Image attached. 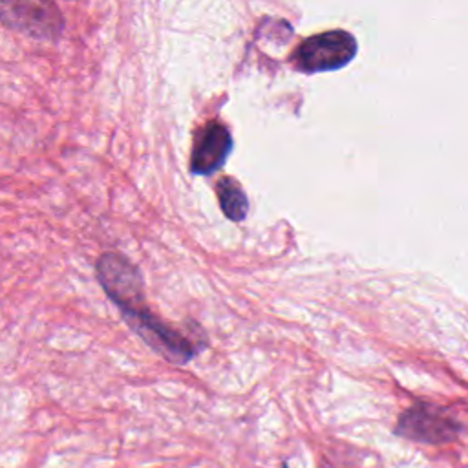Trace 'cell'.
Listing matches in <instances>:
<instances>
[{
	"label": "cell",
	"mask_w": 468,
	"mask_h": 468,
	"mask_svg": "<svg viewBox=\"0 0 468 468\" xmlns=\"http://www.w3.org/2000/svg\"><path fill=\"white\" fill-rule=\"evenodd\" d=\"M356 53V42L344 29H331L303 40L292 55L300 71H329L346 66Z\"/></svg>",
	"instance_id": "3"
},
{
	"label": "cell",
	"mask_w": 468,
	"mask_h": 468,
	"mask_svg": "<svg viewBox=\"0 0 468 468\" xmlns=\"http://www.w3.org/2000/svg\"><path fill=\"white\" fill-rule=\"evenodd\" d=\"M0 22L38 40H53L62 33L64 18L53 2L0 0Z\"/></svg>",
	"instance_id": "2"
},
{
	"label": "cell",
	"mask_w": 468,
	"mask_h": 468,
	"mask_svg": "<svg viewBox=\"0 0 468 468\" xmlns=\"http://www.w3.org/2000/svg\"><path fill=\"white\" fill-rule=\"evenodd\" d=\"M216 196L221 207V212L230 219V221H241L245 219L249 212V199L241 185L230 177L223 176L216 183Z\"/></svg>",
	"instance_id": "6"
},
{
	"label": "cell",
	"mask_w": 468,
	"mask_h": 468,
	"mask_svg": "<svg viewBox=\"0 0 468 468\" xmlns=\"http://www.w3.org/2000/svg\"><path fill=\"white\" fill-rule=\"evenodd\" d=\"M459 430L461 426L455 419L430 404H415L408 408L395 426L399 437L426 444L450 442L457 439Z\"/></svg>",
	"instance_id": "4"
},
{
	"label": "cell",
	"mask_w": 468,
	"mask_h": 468,
	"mask_svg": "<svg viewBox=\"0 0 468 468\" xmlns=\"http://www.w3.org/2000/svg\"><path fill=\"white\" fill-rule=\"evenodd\" d=\"M232 150V135L221 121H208L196 132L190 155V172L196 176L214 174L223 166Z\"/></svg>",
	"instance_id": "5"
},
{
	"label": "cell",
	"mask_w": 468,
	"mask_h": 468,
	"mask_svg": "<svg viewBox=\"0 0 468 468\" xmlns=\"http://www.w3.org/2000/svg\"><path fill=\"white\" fill-rule=\"evenodd\" d=\"M95 271L108 298L121 309L126 324L150 349L179 366L197 355V344L150 311L141 271L126 256L104 252L97 260Z\"/></svg>",
	"instance_id": "1"
}]
</instances>
